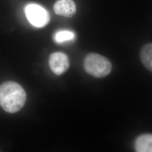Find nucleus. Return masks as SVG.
I'll return each mask as SVG.
<instances>
[{
  "label": "nucleus",
  "mask_w": 152,
  "mask_h": 152,
  "mask_svg": "<svg viewBox=\"0 0 152 152\" xmlns=\"http://www.w3.org/2000/svg\"><path fill=\"white\" fill-rule=\"evenodd\" d=\"M83 66L87 73L95 78H104L108 76L112 69V65L108 59L96 53L86 55Z\"/></svg>",
  "instance_id": "nucleus-2"
},
{
  "label": "nucleus",
  "mask_w": 152,
  "mask_h": 152,
  "mask_svg": "<svg viewBox=\"0 0 152 152\" xmlns=\"http://www.w3.org/2000/svg\"><path fill=\"white\" fill-rule=\"evenodd\" d=\"M49 62L51 71L58 76L65 73L69 67L68 57L61 52H56L51 55Z\"/></svg>",
  "instance_id": "nucleus-4"
},
{
  "label": "nucleus",
  "mask_w": 152,
  "mask_h": 152,
  "mask_svg": "<svg viewBox=\"0 0 152 152\" xmlns=\"http://www.w3.org/2000/svg\"><path fill=\"white\" fill-rule=\"evenodd\" d=\"M26 99V92L18 83L6 82L0 85V105L6 112L14 113L19 111Z\"/></svg>",
  "instance_id": "nucleus-1"
},
{
  "label": "nucleus",
  "mask_w": 152,
  "mask_h": 152,
  "mask_svg": "<svg viewBox=\"0 0 152 152\" xmlns=\"http://www.w3.org/2000/svg\"><path fill=\"white\" fill-rule=\"evenodd\" d=\"M137 152H152V134H143L137 136L134 142Z\"/></svg>",
  "instance_id": "nucleus-6"
},
{
  "label": "nucleus",
  "mask_w": 152,
  "mask_h": 152,
  "mask_svg": "<svg viewBox=\"0 0 152 152\" xmlns=\"http://www.w3.org/2000/svg\"><path fill=\"white\" fill-rule=\"evenodd\" d=\"M24 10L28 20L33 26L44 27L49 23V12L41 6L35 4H28Z\"/></svg>",
  "instance_id": "nucleus-3"
},
{
  "label": "nucleus",
  "mask_w": 152,
  "mask_h": 152,
  "mask_svg": "<svg viewBox=\"0 0 152 152\" xmlns=\"http://www.w3.org/2000/svg\"><path fill=\"white\" fill-rule=\"evenodd\" d=\"M75 33L68 30H61L56 33L54 36L55 41L58 44H62L74 40Z\"/></svg>",
  "instance_id": "nucleus-8"
},
{
  "label": "nucleus",
  "mask_w": 152,
  "mask_h": 152,
  "mask_svg": "<svg viewBox=\"0 0 152 152\" xmlns=\"http://www.w3.org/2000/svg\"><path fill=\"white\" fill-rule=\"evenodd\" d=\"M54 11L58 15L72 18L76 14V4L73 0H58L54 5Z\"/></svg>",
  "instance_id": "nucleus-5"
},
{
  "label": "nucleus",
  "mask_w": 152,
  "mask_h": 152,
  "mask_svg": "<svg viewBox=\"0 0 152 152\" xmlns=\"http://www.w3.org/2000/svg\"><path fill=\"white\" fill-rule=\"evenodd\" d=\"M139 55L142 64L148 70L152 72V43L142 46Z\"/></svg>",
  "instance_id": "nucleus-7"
}]
</instances>
